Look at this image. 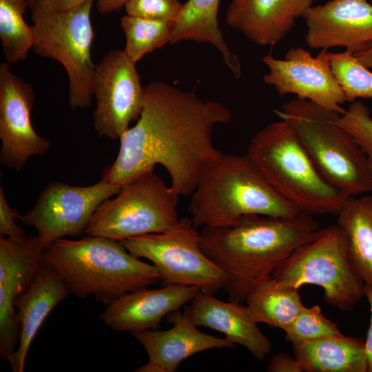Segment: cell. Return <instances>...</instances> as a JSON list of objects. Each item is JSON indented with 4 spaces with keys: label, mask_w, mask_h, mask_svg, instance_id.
Listing matches in <instances>:
<instances>
[{
    "label": "cell",
    "mask_w": 372,
    "mask_h": 372,
    "mask_svg": "<svg viewBox=\"0 0 372 372\" xmlns=\"http://www.w3.org/2000/svg\"><path fill=\"white\" fill-rule=\"evenodd\" d=\"M230 110L194 92L158 81L145 87L143 110L136 125L121 136L115 161L101 179L123 187L162 165L179 196L193 193L203 174L223 154L213 142L214 127L228 123Z\"/></svg>",
    "instance_id": "1"
},
{
    "label": "cell",
    "mask_w": 372,
    "mask_h": 372,
    "mask_svg": "<svg viewBox=\"0 0 372 372\" xmlns=\"http://www.w3.org/2000/svg\"><path fill=\"white\" fill-rule=\"evenodd\" d=\"M319 229L310 215L249 214L224 227H204L200 247L225 276L228 300L242 302Z\"/></svg>",
    "instance_id": "2"
},
{
    "label": "cell",
    "mask_w": 372,
    "mask_h": 372,
    "mask_svg": "<svg viewBox=\"0 0 372 372\" xmlns=\"http://www.w3.org/2000/svg\"><path fill=\"white\" fill-rule=\"evenodd\" d=\"M138 258L120 241L88 235L59 239L42 253L44 264L56 271L70 293L81 299L93 295L106 304L161 281L157 268Z\"/></svg>",
    "instance_id": "3"
},
{
    "label": "cell",
    "mask_w": 372,
    "mask_h": 372,
    "mask_svg": "<svg viewBox=\"0 0 372 372\" xmlns=\"http://www.w3.org/2000/svg\"><path fill=\"white\" fill-rule=\"evenodd\" d=\"M246 155L299 213L338 215L349 196L322 176L292 127L284 120L260 130Z\"/></svg>",
    "instance_id": "4"
},
{
    "label": "cell",
    "mask_w": 372,
    "mask_h": 372,
    "mask_svg": "<svg viewBox=\"0 0 372 372\" xmlns=\"http://www.w3.org/2000/svg\"><path fill=\"white\" fill-rule=\"evenodd\" d=\"M188 209L197 227L227 226L249 214L291 217L300 214L246 154H223L200 178Z\"/></svg>",
    "instance_id": "5"
},
{
    "label": "cell",
    "mask_w": 372,
    "mask_h": 372,
    "mask_svg": "<svg viewBox=\"0 0 372 372\" xmlns=\"http://www.w3.org/2000/svg\"><path fill=\"white\" fill-rule=\"evenodd\" d=\"M274 112L293 129L322 176L348 196L372 193L369 156L336 122L338 112L296 98Z\"/></svg>",
    "instance_id": "6"
},
{
    "label": "cell",
    "mask_w": 372,
    "mask_h": 372,
    "mask_svg": "<svg viewBox=\"0 0 372 372\" xmlns=\"http://www.w3.org/2000/svg\"><path fill=\"white\" fill-rule=\"evenodd\" d=\"M278 286L298 289L314 285L341 311L352 310L365 297V285L355 271L344 235L337 225L317 229L273 273Z\"/></svg>",
    "instance_id": "7"
},
{
    "label": "cell",
    "mask_w": 372,
    "mask_h": 372,
    "mask_svg": "<svg viewBox=\"0 0 372 372\" xmlns=\"http://www.w3.org/2000/svg\"><path fill=\"white\" fill-rule=\"evenodd\" d=\"M93 2L59 12L45 11L36 4L30 7L35 36L34 52L64 67L69 81L68 103L72 110L88 107L93 97Z\"/></svg>",
    "instance_id": "8"
},
{
    "label": "cell",
    "mask_w": 372,
    "mask_h": 372,
    "mask_svg": "<svg viewBox=\"0 0 372 372\" xmlns=\"http://www.w3.org/2000/svg\"><path fill=\"white\" fill-rule=\"evenodd\" d=\"M179 195L154 172L147 171L105 200L92 216L85 233L121 241L163 232L178 220Z\"/></svg>",
    "instance_id": "9"
},
{
    "label": "cell",
    "mask_w": 372,
    "mask_h": 372,
    "mask_svg": "<svg viewBox=\"0 0 372 372\" xmlns=\"http://www.w3.org/2000/svg\"><path fill=\"white\" fill-rule=\"evenodd\" d=\"M192 219L183 217L160 232L130 237L120 242L132 255L152 262L163 286H195L214 294L224 287L225 276L200 247V232Z\"/></svg>",
    "instance_id": "10"
},
{
    "label": "cell",
    "mask_w": 372,
    "mask_h": 372,
    "mask_svg": "<svg viewBox=\"0 0 372 372\" xmlns=\"http://www.w3.org/2000/svg\"><path fill=\"white\" fill-rule=\"evenodd\" d=\"M121 189L102 179L88 186L51 182L20 220L37 229L39 244L45 249L59 239L85 233L99 207Z\"/></svg>",
    "instance_id": "11"
},
{
    "label": "cell",
    "mask_w": 372,
    "mask_h": 372,
    "mask_svg": "<svg viewBox=\"0 0 372 372\" xmlns=\"http://www.w3.org/2000/svg\"><path fill=\"white\" fill-rule=\"evenodd\" d=\"M144 94L136 64L123 50L106 53L96 65L93 78V123L99 136L119 139L140 116Z\"/></svg>",
    "instance_id": "12"
},
{
    "label": "cell",
    "mask_w": 372,
    "mask_h": 372,
    "mask_svg": "<svg viewBox=\"0 0 372 372\" xmlns=\"http://www.w3.org/2000/svg\"><path fill=\"white\" fill-rule=\"evenodd\" d=\"M35 94L32 86L14 74L10 64H0V163L20 172L33 156H42L50 140L34 130L31 118Z\"/></svg>",
    "instance_id": "13"
},
{
    "label": "cell",
    "mask_w": 372,
    "mask_h": 372,
    "mask_svg": "<svg viewBox=\"0 0 372 372\" xmlns=\"http://www.w3.org/2000/svg\"><path fill=\"white\" fill-rule=\"evenodd\" d=\"M262 61L269 69L264 83L273 85L280 95L294 94L327 110L340 114L345 112L341 105L347 100L331 70L327 50L313 56L303 48H291L282 59L269 53Z\"/></svg>",
    "instance_id": "14"
},
{
    "label": "cell",
    "mask_w": 372,
    "mask_h": 372,
    "mask_svg": "<svg viewBox=\"0 0 372 372\" xmlns=\"http://www.w3.org/2000/svg\"><path fill=\"white\" fill-rule=\"evenodd\" d=\"M37 236L21 239L0 235V358L11 365L19 341L16 299L43 264Z\"/></svg>",
    "instance_id": "15"
},
{
    "label": "cell",
    "mask_w": 372,
    "mask_h": 372,
    "mask_svg": "<svg viewBox=\"0 0 372 372\" xmlns=\"http://www.w3.org/2000/svg\"><path fill=\"white\" fill-rule=\"evenodd\" d=\"M302 17L311 48L344 47L354 54L372 43V4L367 0H330L311 6Z\"/></svg>",
    "instance_id": "16"
},
{
    "label": "cell",
    "mask_w": 372,
    "mask_h": 372,
    "mask_svg": "<svg viewBox=\"0 0 372 372\" xmlns=\"http://www.w3.org/2000/svg\"><path fill=\"white\" fill-rule=\"evenodd\" d=\"M200 291L198 287L181 285L140 289L108 303L101 313V320L105 326L116 331L158 329L165 316L192 302Z\"/></svg>",
    "instance_id": "17"
},
{
    "label": "cell",
    "mask_w": 372,
    "mask_h": 372,
    "mask_svg": "<svg viewBox=\"0 0 372 372\" xmlns=\"http://www.w3.org/2000/svg\"><path fill=\"white\" fill-rule=\"evenodd\" d=\"M240 303L222 301L200 291L183 313L196 326L223 333L230 342L242 346L256 359L263 360L270 353L271 344L258 327L247 306Z\"/></svg>",
    "instance_id": "18"
},
{
    "label": "cell",
    "mask_w": 372,
    "mask_h": 372,
    "mask_svg": "<svg viewBox=\"0 0 372 372\" xmlns=\"http://www.w3.org/2000/svg\"><path fill=\"white\" fill-rule=\"evenodd\" d=\"M313 0H231L226 22L260 46L280 42L303 17Z\"/></svg>",
    "instance_id": "19"
},
{
    "label": "cell",
    "mask_w": 372,
    "mask_h": 372,
    "mask_svg": "<svg viewBox=\"0 0 372 372\" xmlns=\"http://www.w3.org/2000/svg\"><path fill=\"white\" fill-rule=\"evenodd\" d=\"M168 317L172 327L167 330L146 329L132 333L146 351L149 362L162 372H174L185 359L199 352L217 348H233L235 344L201 332L189 318L178 311Z\"/></svg>",
    "instance_id": "20"
},
{
    "label": "cell",
    "mask_w": 372,
    "mask_h": 372,
    "mask_svg": "<svg viewBox=\"0 0 372 372\" xmlns=\"http://www.w3.org/2000/svg\"><path fill=\"white\" fill-rule=\"evenodd\" d=\"M70 293L61 277L43 264L30 286L15 300L19 335L12 364L14 372H23L31 344L51 311Z\"/></svg>",
    "instance_id": "21"
},
{
    "label": "cell",
    "mask_w": 372,
    "mask_h": 372,
    "mask_svg": "<svg viewBox=\"0 0 372 372\" xmlns=\"http://www.w3.org/2000/svg\"><path fill=\"white\" fill-rule=\"evenodd\" d=\"M296 359L305 372H367L364 342L344 335L293 343Z\"/></svg>",
    "instance_id": "22"
},
{
    "label": "cell",
    "mask_w": 372,
    "mask_h": 372,
    "mask_svg": "<svg viewBox=\"0 0 372 372\" xmlns=\"http://www.w3.org/2000/svg\"><path fill=\"white\" fill-rule=\"evenodd\" d=\"M338 216L350 261L364 285L372 286V194L349 196Z\"/></svg>",
    "instance_id": "23"
},
{
    "label": "cell",
    "mask_w": 372,
    "mask_h": 372,
    "mask_svg": "<svg viewBox=\"0 0 372 372\" xmlns=\"http://www.w3.org/2000/svg\"><path fill=\"white\" fill-rule=\"evenodd\" d=\"M220 0H188L183 3L174 25L170 43L183 41L209 43L218 50L236 78L241 75L238 59L228 48L218 27V10Z\"/></svg>",
    "instance_id": "24"
},
{
    "label": "cell",
    "mask_w": 372,
    "mask_h": 372,
    "mask_svg": "<svg viewBox=\"0 0 372 372\" xmlns=\"http://www.w3.org/2000/svg\"><path fill=\"white\" fill-rule=\"evenodd\" d=\"M245 302L258 323L282 329L305 307L298 289L280 287L272 276L256 285Z\"/></svg>",
    "instance_id": "25"
},
{
    "label": "cell",
    "mask_w": 372,
    "mask_h": 372,
    "mask_svg": "<svg viewBox=\"0 0 372 372\" xmlns=\"http://www.w3.org/2000/svg\"><path fill=\"white\" fill-rule=\"evenodd\" d=\"M28 0H0V39L7 63L23 60L33 48L35 36L23 14Z\"/></svg>",
    "instance_id": "26"
},
{
    "label": "cell",
    "mask_w": 372,
    "mask_h": 372,
    "mask_svg": "<svg viewBox=\"0 0 372 372\" xmlns=\"http://www.w3.org/2000/svg\"><path fill=\"white\" fill-rule=\"evenodd\" d=\"M174 25L173 22L125 15L121 19L126 39L125 54L136 64L146 54L170 43Z\"/></svg>",
    "instance_id": "27"
},
{
    "label": "cell",
    "mask_w": 372,
    "mask_h": 372,
    "mask_svg": "<svg viewBox=\"0 0 372 372\" xmlns=\"http://www.w3.org/2000/svg\"><path fill=\"white\" fill-rule=\"evenodd\" d=\"M334 76L341 87L347 102L358 98H372V72L353 54L343 52H328Z\"/></svg>",
    "instance_id": "28"
},
{
    "label": "cell",
    "mask_w": 372,
    "mask_h": 372,
    "mask_svg": "<svg viewBox=\"0 0 372 372\" xmlns=\"http://www.w3.org/2000/svg\"><path fill=\"white\" fill-rule=\"evenodd\" d=\"M282 330L285 333V339L291 344L343 335L336 324L323 315L319 305L304 307Z\"/></svg>",
    "instance_id": "29"
},
{
    "label": "cell",
    "mask_w": 372,
    "mask_h": 372,
    "mask_svg": "<svg viewBox=\"0 0 372 372\" xmlns=\"http://www.w3.org/2000/svg\"><path fill=\"white\" fill-rule=\"evenodd\" d=\"M337 124L350 134L365 152H372V118L367 107L360 101H353L340 114Z\"/></svg>",
    "instance_id": "30"
},
{
    "label": "cell",
    "mask_w": 372,
    "mask_h": 372,
    "mask_svg": "<svg viewBox=\"0 0 372 372\" xmlns=\"http://www.w3.org/2000/svg\"><path fill=\"white\" fill-rule=\"evenodd\" d=\"M124 7L127 15L175 23L183 3L178 0H129Z\"/></svg>",
    "instance_id": "31"
},
{
    "label": "cell",
    "mask_w": 372,
    "mask_h": 372,
    "mask_svg": "<svg viewBox=\"0 0 372 372\" xmlns=\"http://www.w3.org/2000/svg\"><path fill=\"white\" fill-rule=\"evenodd\" d=\"M21 215L17 209L10 207L6 198L5 191L0 186V235L8 238L21 239L25 237V230L18 226L16 220Z\"/></svg>",
    "instance_id": "32"
},
{
    "label": "cell",
    "mask_w": 372,
    "mask_h": 372,
    "mask_svg": "<svg viewBox=\"0 0 372 372\" xmlns=\"http://www.w3.org/2000/svg\"><path fill=\"white\" fill-rule=\"evenodd\" d=\"M269 372H302L300 362L295 357L285 353H278L270 360L267 368Z\"/></svg>",
    "instance_id": "33"
},
{
    "label": "cell",
    "mask_w": 372,
    "mask_h": 372,
    "mask_svg": "<svg viewBox=\"0 0 372 372\" xmlns=\"http://www.w3.org/2000/svg\"><path fill=\"white\" fill-rule=\"evenodd\" d=\"M90 1L96 0H34L32 4H36L48 12H59L79 7Z\"/></svg>",
    "instance_id": "34"
},
{
    "label": "cell",
    "mask_w": 372,
    "mask_h": 372,
    "mask_svg": "<svg viewBox=\"0 0 372 372\" xmlns=\"http://www.w3.org/2000/svg\"><path fill=\"white\" fill-rule=\"evenodd\" d=\"M365 297L369 304L370 320L364 347L367 360V372H372V286L365 285Z\"/></svg>",
    "instance_id": "35"
},
{
    "label": "cell",
    "mask_w": 372,
    "mask_h": 372,
    "mask_svg": "<svg viewBox=\"0 0 372 372\" xmlns=\"http://www.w3.org/2000/svg\"><path fill=\"white\" fill-rule=\"evenodd\" d=\"M98 11L102 14H110L123 7L129 0H96Z\"/></svg>",
    "instance_id": "36"
},
{
    "label": "cell",
    "mask_w": 372,
    "mask_h": 372,
    "mask_svg": "<svg viewBox=\"0 0 372 372\" xmlns=\"http://www.w3.org/2000/svg\"><path fill=\"white\" fill-rule=\"evenodd\" d=\"M353 54L365 67L372 68V43L366 50Z\"/></svg>",
    "instance_id": "37"
},
{
    "label": "cell",
    "mask_w": 372,
    "mask_h": 372,
    "mask_svg": "<svg viewBox=\"0 0 372 372\" xmlns=\"http://www.w3.org/2000/svg\"><path fill=\"white\" fill-rule=\"evenodd\" d=\"M366 153L367 154V155L369 156L371 167V169H372V152H366Z\"/></svg>",
    "instance_id": "38"
},
{
    "label": "cell",
    "mask_w": 372,
    "mask_h": 372,
    "mask_svg": "<svg viewBox=\"0 0 372 372\" xmlns=\"http://www.w3.org/2000/svg\"><path fill=\"white\" fill-rule=\"evenodd\" d=\"M28 3H29V8H30V6L33 3L34 0H28Z\"/></svg>",
    "instance_id": "39"
}]
</instances>
